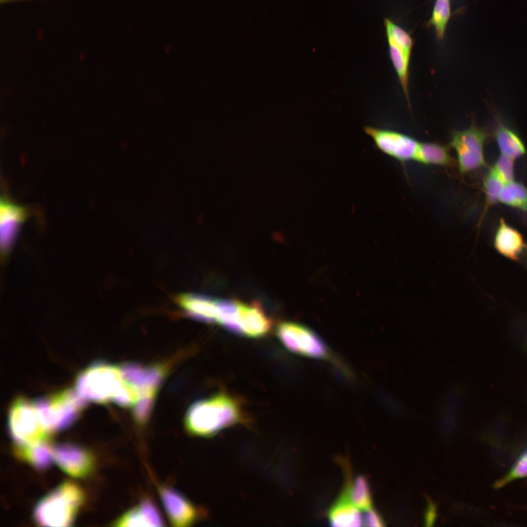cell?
Wrapping results in <instances>:
<instances>
[{"label": "cell", "instance_id": "obj_1", "mask_svg": "<svg viewBox=\"0 0 527 527\" xmlns=\"http://www.w3.org/2000/svg\"><path fill=\"white\" fill-rule=\"evenodd\" d=\"M243 420L238 401L228 394L219 393L192 404L185 414L184 425L191 435L209 437Z\"/></svg>", "mask_w": 527, "mask_h": 527}, {"label": "cell", "instance_id": "obj_2", "mask_svg": "<svg viewBox=\"0 0 527 527\" xmlns=\"http://www.w3.org/2000/svg\"><path fill=\"white\" fill-rule=\"evenodd\" d=\"M83 500V493L78 486L64 483L39 502L35 510V520L43 526H69Z\"/></svg>", "mask_w": 527, "mask_h": 527}, {"label": "cell", "instance_id": "obj_3", "mask_svg": "<svg viewBox=\"0 0 527 527\" xmlns=\"http://www.w3.org/2000/svg\"><path fill=\"white\" fill-rule=\"evenodd\" d=\"M124 384L120 366L100 361L79 375L76 390L83 399L103 404L112 401Z\"/></svg>", "mask_w": 527, "mask_h": 527}, {"label": "cell", "instance_id": "obj_4", "mask_svg": "<svg viewBox=\"0 0 527 527\" xmlns=\"http://www.w3.org/2000/svg\"><path fill=\"white\" fill-rule=\"evenodd\" d=\"M276 332L281 343L289 351L343 365L321 337L308 327L293 322H284L278 326Z\"/></svg>", "mask_w": 527, "mask_h": 527}, {"label": "cell", "instance_id": "obj_5", "mask_svg": "<svg viewBox=\"0 0 527 527\" xmlns=\"http://www.w3.org/2000/svg\"><path fill=\"white\" fill-rule=\"evenodd\" d=\"M10 434L18 446L45 442L50 431L42 422L34 403L19 399L13 403L8 416Z\"/></svg>", "mask_w": 527, "mask_h": 527}, {"label": "cell", "instance_id": "obj_6", "mask_svg": "<svg viewBox=\"0 0 527 527\" xmlns=\"http://www.w3.org/2000/svg\"><path fill=\"white\" fill-rule=\"evenodd\" d=\"M40 417L51 432L69 426L84 406L83 399L76 391L66 390L34 402Z\"/></svg>", "mask_w": 527, "mask_h": 527}, {"label": "cell", "instance_id": "obj_7", "mask_svg": "<svg viewBox=\"0 0 527 527\" xmlns=\"http://www.w3.org/2000/svg\"><path fill=\"white\" fill-rule=\"evenodd\" d=\"M487 133L476 125L453 132L450 145L455 150L460 172L466 174L486 165L484 145Z\"/></svg>", "mask_w": 527, "mask_h": 527}, {"label": "cell", "instance_id": "obj_8", "mask_svg": "<svg viewBox=\"0 0 527 527\" xmlns=\"http://www.w3.org/2000/svg\"><path fill=\"white\" fill-rule=\"evenodd\" d=\"M365 131L382 152L399 161L414 160L420 142L394 131L366 126Z\"/></svg>", "mask_w": 527, "mask_h": 527}, {"label": "cell", "instance_id": "obj_9", "mask_svg": "<svg viewBox=\"0 0 527 527\" xmlns=\"http://www.w3.org/2000/svg\"><path fill=\"white\" fill-rule=\"evenodd\" d=\"M158 491L173 526H190L199 519V508L180 492L169 486L161 485L158 486Z\"/></svg>", "mask_w": 527, "mask_h": 527}, {"label": "cell", "instance_id": "obj_10", "mask_svg": "<svg viewBox=\"0 0 527 527\" xmlns=\"http://www.w3.org/2000/svg\"><path fill=\"white\" fill-rule=\"evenodd\" d=\"M120 368L125 382L136 388L141 396L157 393L166 374L165 367L161 365L144 366L127 363L122 364Z\"/></svg>", "mask_w": 527, "mask_h": 527}, {"label": "cell", "instance_id": "obj_11", "mask_svg": "<svg viewBox=\"0 0 527 527\" xmlns=\"http://www.w3.org/2000/svg\"><path fill=\"white\" fill-rule=\"evenodd\" d=\"M52 453L59 466L72 476L85 477L93 467V457L78 446L68 444L59 445L52 449Z\"/></svg>", "mask_w": 527, "mask_h": 527}, {"label": "cell", "instance_id": "obj_12", "mask_svg": "<svg viewBox=\"0 0 527 527\" xmlns=\"http://www.w3.org/2000/svg\"><path fill=\"white\" fill-rule=\"evenodd\" d=\"M27 216V210L25 207L1 198L0 227L2 250L5 251L11 246L20 227Z\"/></svg>", "mask_w": 527, "mask_h": 527}, {"label": "cell", "instance_id": "obj_13", "mask_svg": "<svg viewBox=\"0 0 527 527\" xmlns=\"http://www.w3.org/2000/svg\"><path fill=\"white\" fill-rule=\"evenodd\" d=\"M176 302L187 316L207 323L217 322V300L214 298L203 294L184 293L178 295Z\"/></svg>", "mask_w": 527, "mask_h": 527}, {"label": "cell", "instance_id": "obj_14", "mask_svg": "<svg viewBox=\"0 0 527 527\" xmlns=\"http://www.w3.org/2000/svg\"><path fill=\"white\" fill-rule=\"evenodd\" d=\"M240 326L241 335L251 338L265 336L270 330L272 323L262 306L257 303H240Z\"/></svg>", "mask_w": 527, "mask_h": 527}, {"label": "cell", "instance_id": "obj_15", "mask_svg": "<svg viewBox=\"0 0 527 527\" xmlns=\"http://www.w3.org/2000/svg\"><path fill=\"white\" fill-rule=\"evenodd\" d=\"M494 245L501 254L517 260L525 248L526 243L523 235L501 218L495 234Z\"/></svg>", "mask_w": 527, "mask_h": 527}, {"label": "cell", "instance_id": "obj_16", "mask_svg": "<svg viewBox=\"0 0 527 527\" xmlns=\"http://www.w3.org/2000/svg\"><path fill=\"white\" fill-rule=\"evenodd\" d=\"M496 122L494 137L501 155L514 160L524 156L526 148L518 135L506 126L497 116Z\"/></svg>", "mask_w": 527, "mask_h": 527}, {"label": "cell", "instance_id": "obj_17", "mask_svg": "<svg viewBox=\"0 0 527 527\" xmlns=\"http://www.w3.org/2000/svg\"><path fill=\"white\" fill-rule=\"evenodd\" d=\"M329 522L334 527H359L364 524L360 509L350 501L338 498L330 508Z\"/></svg>", "mask_w": 527, "mask_h": 527}, {"label": "cell", "instance_id": "obj_18", "mask_svg": "<svg viewBox=\"0 0 527 527\" xmlns=\"http://www.w3.org/2000/svg\"><path fill=\"white\" fill-rule=\"evenodd\" d=\"M414 161L422 164L444 166L454 164L447 148L434 142L420 143Z\"/></svg>", "mask_w": 527, "mask_h": 527}, {"label": "cell", "instance_id": "obj_19", "mask_svg": "<svg viewBox=\"0 0 527 527\" xmlns=\"http://www.w3.org/2000/svg\"><path fill=\"white\" fill-rule=\"evenodd\" d=\"M350 502L359 509L366 510L372 507V498L366 479L359 476L352 482L347 475V482L342 491Z\"/></svg>", "mask_w": 527, "mask_h": 527}, {"label": "cell", "instance_id": "obj_20", "mask_svg": "<svg viewBox=\"0 0 527 527\" xmlns=\"http://www.w3.org/2000/svg\"><path fill=\"white\" fill-rule=\"evenodd\" d=\"M217 322L234 333L241 335L240 326V302L233 300H217Z\"/></svg>", "mask_w": 527, "mask_h": 527}, {"label": "cell", "instance_id": "obj_21", "mask_svg": "<svg viewBox=\"0 0 527 527\" xmlns=\"http://www.w3.org/2000/svg\"><path fill=\"white\" fill-rule=\"evenodd\" d=\"M499 202L527 213V188L514 181L506 183L500 192Z\"/></svg>", "mask_w": 527, "mask_h": 527}, {"label": "cell", "instance_id": "obj_22", "mask_svg": "<svg viewBox=\"0 0 527 527\" xmlns=\"http://www.w3.org/2000/svg\"><path fill=\"white\" fill-rule=\"evenodd\" d=\"M20 457L39 469L46 468L53 458L51 449L44 442L31 446H18Z\"/></svg>", "mask_w": 527, "mask_h": 527}, {"label": "cell", "instance_id": "obj_23", "mask_svg": "<svg viewBox=\"0 0 527 527\" xmlns=\"http://www.w3.org/2000/svg\"><path fill=\"white\" fill-rule=\"evenodd\" d=\"M504 183L492 167H491L485 177L483 182L486 203L483 214L489 207L499 202V195L504 185Z\"/></svg>", "mask_w": 527, "mask_h": 527}, {"label": "cell", "instance_id": "obj_24", "mask_svg": "<svg viewBox=\"0 0 527 527\" xmlns=\"http://www.w3.org/2000/svg\"><path fill=\"white\" fill-rule=\"evenodd\" d=\"M527 477V448L517 458L509 470L497 480L494 485L496 489L505 486L510 483Z\"/></svg>", "mask_w": 527, "mask_h": 527}, {"label": "cell", "instance_id": "obj_25", "mask_svg": "<svg viewBox=\"0 0 527 527\" xmlns=\"http://www.w3.org/2000/svg\"><path fill=\"white\" fill-rule=\"evenodd\" d=\"M450 15L449 0H436L430 23L434 27L438 39L444 37Z\"/></svg>", "mask_w": 527, "mask_h": 527}, {"label": "cell", "instance_id": "obj_26", "mask_svg": "<svg viewBox=\"0 0 527 527\" xmlns=\"http://www.w3.org/2000/svg\"><path fill=\"white\" fill-rule=\"evenodd\" d=\"M157 393L143 395L132 406L134 422L139 426H144L151 415Z\"/></svg>", "mask_w": 527, "mask_h": 527}, {"label": "cell", "instance_id": "obj_27", "mask_svg": "<svg viewBox=\"0 0 527 527\" xmlns=\"http://www.w3.org/2000/svg\"><path fill=\"white\" fill-rule=\"evenodd\" d=\"M385 25L388 41L412 50L413 41L408 33L389 19L385 20Z\"/></svg>", "mask_w": 527, "mask_h": 527}, {"label": "cell", "instance_id": "obj_28", "mask_svg": "<svg viewBox=\"0 0 527 527\" xmlns=\"http://www.w3.org/2000/svg\"><path fill=\"white\" fill-rule=\"evenodd\" d=\"M113 526L117 527H148V525L139 505L134 507L125 512L113 522Z\"/></svg>", "mask_w": 527, "mask_h": 527}, {"label": "cell", "instance_id": "obj_29", "mask_svg": "<svg viewBox=\"0 0 527 527\" xmlns=\"http://www.w3.org/2000/svg\"><path fill=\"white\" fill-rule=\"evenodd\" d=\"M138 505L148 527L163 526V520L160 511L152 500L144 498Z\"/></svg>", "mask_w": 527, "mask_h": 527}, {"label": "cell", "instance_id": "obj_30", "mask_svg": "<svg viewBox=\"0 0 527 527\" xmlns=\"http://www.w3.org/2000/svg\"><path fill=\"white\" fill-rule=\"evenodd\" d=\"M492 167L504 182L507 183L514 181V160L500 155Z\"/></svg>", "mask_w": 527, "mask_h": 527}, {"label": "cell", "instance_id": "obj_31", "mask_svg": "<svg viewBox=\"0 0 527 527\" xmlns=\"http://www.w3.org/2000/svg\"><path fill=\"white\" fill-rule=\"evenodd\" d=\"M364 524L367 527L384 526V522L379 513L373 508L365 510L363 517Z\"/></svg>", "mask_w": 527, "mask_h": 527}, {"label": "cell", "instance_id": "obj_32", "mask_svg": "<svg viewBox=\"0 0 527 527\" xmlns=\"http://www.w3.org/2000/svg\"><path fill=\"white\" fill-rule=\"evenodd\" d=\"M436 515L435 507L433 504L430 503L426 514V526L431 525V524L434 522Z\"/></svg>", "mask_w": 527, "mask_h": 527}, {"label": "cell", "instance_id": "obj_33", "mask_svg": "<svg viewBox=\"0 0 527 527\" xmlns=\"http://www.w3.org/2000/svg\"><path fill=\"white\" fill-rule=\"evenodd\" d=\"M27 0H0V3L1 4H5V3H9V2H14V1H27Z\"/></svg>", "mask_w": 527, "mask_h": 527}, {"label": "cell", "instance_id": "obj_34", "mask_svg": "<svg viewBox=\"0 0 527 527\" xmlns=\"http://www.w3.org/2000/svg\"><path fill=\"white\" fill-rule=\"evenodd\" d=\"M522 346L525 350H527V333L525 337L523 338Z\"/></svg>", "mask_w": 527, "mask_h": 527}]
</instances>
